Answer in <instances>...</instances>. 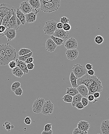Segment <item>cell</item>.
I'll use <instances>...</instances> for the list:
<instances>
[{
  "instance_id": "6da1fadb",
  "label": "cell",
  "mask_w": 109,
  "mask_h": 134,
  "mask_svg": "<svg viewBox=\"0 0 109 134\" xmlns=\"http://www.w3.org/2000/svg\"><path fill=\"white\" fill-rule=\"evenodd\" d=\"M78 86L84 84L88 89L89 95H93L96 92H102L103 86L99 77L96 76H90L87 73L85 75L77 79Z\"/></svg>"
},
{
  "instance_id": "7a4b0ae2",
  "label": "cell",
  "mask_w": 109,
  "mask_h": 134,
  "mask_svg": "<svg viewBox=\"0 0 109 134\" xmlns=\"http://www.w3.org/2000/svg\"><path fill=\"white\" fill-rule=\"evenodd\" d=\"M40 4L41 11L42 12L49 13L57 11L61 7L60 1L59 0L48 2H41Z\"/></svg>"
},
{
  "instance_id": "3957f363",
  "label": "cell",
  "mask_w": 109,
  "mask_h": 134,
  "mask_svg": "<svg viewBox=\"0 0 109 134\" xmlns=\"http://www.w3.org/2000/svg\"><path fill=\"white\" fill-rule=\"evenodd\" d=\"M4 47L6 57L8 64L10 61L15 60L17 57L15 49L8 43L4 44Z\"/></svg>"
},
{
  "instance_id": "277c9868",
  "label": "cell",
  "mask_w": 109,
  "mask_h": 134,
  "mask_svg": "<svg viewBox=\"0 0 109 134\" xmlns=\"http://www.w3.org/2000/svg\"><path fill=\"white\" fill-rule=\"evenodd\" d=\"M57 22L53 20L47 21L45 23L43 30L45 34L51 36L53 35L54 32L57 29Z\"/></svg>"
},
{
  "instance_id": "5b68a950",
  "label": "cell",
  "mask_w": 109,
  "mask_h": 134,
  "mask_svg": "<svg viewBox=\"0 0 109 134\" xmlns=\"http://www.w3.org/2000/svg\"><path fill=\"white\" fill-rule=\"evenodd\" d=\"M84 65L77 64L74 66L72 68V72L77 78H80L87 73V71Z\"/></svg>"
},
{
  "instance_id": "8992f818",
  "label": "cell",
  "mask_w": 109,
  "mask_h": 134,
  "mask_svg": "<svg viewBox=\"0 0 109 134\" xmlns=\"http://www.w3.org/2000/svg\"><path fill=\"white\" fill-rule=\"evenodd\" d=\"M45 102L44 98L37 97L32 105V111L34 113L37 114L41 113L42 108Z\"/></svg>"
},
{
  "instance_id": "52a82bcc",
  "label": "cell",
  "mask_w": 109,
  "mask_h": 134,
  "mask_svg": "<svg viewBox=\"0 0 109 134\" xmlns=\"http://www.w3.org/2000/svg\"><path fill=\"white\" fill-rule=\"evenodd\" d=\"M54 105L50 100L46 101L42 108L41 113L45 115H50L54 111Z\"/></svg>"
},
{
  "instance_id": "ba28073f",
  "label": "cell",
  "mask_w": 109,
  "mask_h": 134,
  "mask_svg": "<svg viewBox=\"0 0 109 134\" xmlns=\"http://www.w3.org/2000/svg\"><path fill=\"white\" fill-rule=\"evenodd\" d=\"M13 7L8 4L4 3L0 4V25H1L2 21L5 16L7 15L9 11Z\"/></svg>"
},
{
  "instance_id": "9c48e42d",
  "label": "cell",
  "mask_w": 109,
  "mask_h": 134,
  "mask_svg": "<svg viewBox=\"0 0 109 134\" xmlns=\"http://www.w3.org/2000/svg\"><path fill=\"white\" fill-rule=\"evenodd\" d=\"M16 11L14 12L13 15L9 20L8 28H13L16 30H17L20 25L21 24V23L16 16Z\"/></svg>"
},
{
  "instance_id": "30bf717a",
  "label": "cell",
  "mask_w": 109,
  "mask_h": 134,
  "mask_svg": "<svg viewBox=\"0 0 109 134\" xmlns=\"http://www.w3.org/2000/svg\"><path fill=\"white\" fill-rule=\"evenodd\" d=\"M64 45L67 50L76 49L78 47V41L75 38L71 37L65 41Z\"/></svg>"
},
{
  "instance_id": "8fae6325",
  "label": "cell",
  "mask_w": 109,
  "mask_h": 134,
  "mask_svg": "<svg viewBox=\"0 0 109 134\" xmlns=\"http://www.w3.org/2000/svg\"><path fill=\"white\" fill-rule=\"evenodd\" d=\"M7 65H8V63L5 55L4 44H3L0 45V66Z\"/></svg>"
},
{
  "instance_id": "7c38bea8",
  "label": "cell",
  "mask_w": 109,
  "mask_h": 134,
  "mask_svg": "<svg viewBox=\"0 0 109 134\" xmlns=\"http://www.w3.org/2000/svg\"><path fill=\"white\" fill-rule=\"evenodd\" d=\"M19 8L25 15L31 12L32 9L31 5L29 2L27 1H24L21 3Z\"/></svg>"
},
{
  "instance_id": "4fadbf2b",
  "label": "cell",
  "mask_w": 109,
  "mask_h": 134,
  "mask_svg": "<svg viewBox=\"0 0 109 134\" xmlns=\"http://www.w3.org/2000/svg\"><path fill=\"white\" fill-rule=\"evenodd\" d=\"M69 32H67L63 29H57L55 31L53 35L55 37H58L60 38L65 40L69 37Z\"/></svg>"
},
{
  "instance_id": "5bb4252c",
  "label": "cell",
  "mask_w": 109,
  "mask_h": 134,
  "mask_svg": "<svg viewBox=\"0 0 109 134\" xmlns=\"http://www.w3.org/2000/svg\"><path fill=\"white\" fill-rule=\"evenodd\" d=\"M39 11L35 9L34 12H31L25 15L26 20L27 23H32L36 21L37 15Z\"/></svg>"
},
{
  "instance_id": "9a60e30c",
  "label": "cell",
  "mask_w": 109,
  "mask_h": 134,
  "mask_svg": "<svg viewBox=\"0 0 109 134\" xmlns=\"http://www.w3.org/2000/svg\"><path fill=\"white\" fill-rule=\"evenodd\" d=\"M16 30L13 28H7L4 33L5 36L6 37L8 41L13 40L16 37Z\"/></svg>"
},
{
  "instance_id": "2e32d148",
  "label": "cell",
  "mask_w": 109,
  "mask_h": 134,
  "mask_svg": "<svg viewBox=\"0 0 109 134\" xmlns=\"http://www.w3.org/2000/svg\"><path fill=\"white\" fill-rule=\"evenodd\" d=\"M46 50L49 52H52L55 51L57 46L50 38H48L45 42Z\"/></svg>"
},
{
  "instance_id": "e0dca14e",
  "label": "cell",
  "mask_w": 109,
  "mask_h": 134,
  "mask_svg": "<svg viewBox=\"0 0 109 134\" xmlns=\"http://www.w3.org/2000/svg\"><path fill=\"white\" fill-rule=\"evenodd\" d=\"M16 11V10L15 9L14 7L11 10H10L7 15H6L3 19L1 25L4 26L7 28H8L9 25V20H10L11 18L12 17L14 13Z\"/></svg>"
},
{
  "instance_id": "ac0fdd59",
  "label": "cell",
  "mask_w": 109,
  "mask_h": 134,
  "mask_svg": "<svg viewBox=\"0 0 109 134\" xmlns=\"http://www.w3.org/2000/svg\"><path fill=\"white\" fill-rule=\"evenodd\" d=\"M78 51L77 49L67 50L66 52V57L70 60H74L78 58Z\"/></svg>"
},
{
  "instance_id": "d6986e66",
  "label": "cell",
  "mask_w": 109,
  "mask_h": 134,
  "mask_svg": "<svg viewBox=\"0 0 109 134\" xmlns=\"http://www.w3.org/2000/svg\"><path fill=\"white\" fill-rule=\"evenodd\" d=\"M90 127V124L88 122L85 121H81L78 122L77 125V128L78 130L82 131L83 132H88Z\"/></svg>"
},
{
  "instance_id": "ffe728a7",
  "label": "cell",
  "mask_w": 109,
  "mask_h": 134,
  "mask_svg": "<svg viewBox=\"0 0 109 134\" xmlns=\"http://www.w3.org/2000/svg\"><path fill=\"white\" fill-rule=\"evenodd\" d=\"M77 89L79 94H80L83 97L88 98L89 96V90L88 88L84 84L80 85L78 86Z\"/></svg>"
},
{
  "instance_id": "44dd1931",
  "label": "cell",
  "mask_w": 109,
  "mask_h": 134,
  "mask_svg": "<svg viewBox=\"0 0 109 134\" xmlns=\"http://www.w3.org/2000/svg\"><path fill=\"white\" fill-rule=\"evenodd\" d=\"M100 130L102 134H109V120H104L101 122Z\"/></svg>"
},
{
  "instance_id": "7402d4cb",
  "label": "cell",
  "mask_w": 109,
  "mask_h": 134,
  "mask_svg": "<svg viewBox=\"0 0 109 134\" xmlns=\"http://www.w3.org/2000/svg\"><path fill=\"white\" fill-rule=\"evenodd\" d=\"M17 66L19 67L24 72V74H27L29 73V70L27 68V64L25 62L19 60L18 58L16 59Z\"/></svg>"
},
{
  "instance_id": "603a6c76",
  "label": "cell",
  "mask_w": 109,
  "mask_h": 134,
  "mask_svg": "<svg viewBox=\"0 0 109 134\" xmlns=\"http://www.w3.org/2000/svg\"><path fill=\"white\" fill-rule=\"evenodd\" d=\"M16 16H17L18 19L21 21V24L24 25L26 23V20L25 15L24 13L22 12L19 9V8H17L16 11Z\"/></svg>"
},
{
  "instance_id": "cb8c5ba5",
  "label": "cell",
  "mask_w": 109,
  "mask_h": 134,
  "mask_svg": "<svg viewBox=\"0 0 109 134\" xmlns=\"http://www.w3.org/2000/svg\"><path fill=\"white\" fill-rule=\"evenodd\" d=\"M77 79L78 78L74 74L73 72L72 71L71 72L70 76V81L72 87L77 88L78 86L77 84Z\"/></svg>"
},
{
  "instance_id": "d4e9b609",
  "label": "cell",
  "mask_w": 109,
  "mask_h": 134,
  "mask_svg": "<svg viewBox=\"0 0 109 134\" xmlns=\"http://www.w3.org/2000/svg\"><path fill=\"white\" fill-rule=\"evenodd\" d=\"M12 73L14 75L18 77H21L24 74V72L17 66L12 69Z\"/></svg>"
},
{
  "instance_id": "484cf974",
  "label": "cell",
  "mask_w": 109,
  "mask_h": 134,
  "mask_svg": "<svg viewBox=\"0 0 109 134\" xmlns=\"http://www.w3.org/2000/svg\"><path fill=\"white\" fill-rule=\"evenodd\" d=\"M29 2L32 8L35 9L40 8V0H29Z\"/></svg>"
},
{
  "instance_id": "4316f807",
  "label": "cell",
  "mask_w": 109,
  "mask_h": 134,
  "mask_svg": "<svg viewBox=\"0 0 109 134\" xmlns=\"http://www.w3.org/2000/svg\"><path fill=\"white\" fill-rule=\"evenodd\" d=\"M79 94L77 88L74 87L67 88L66 94L72 96H74L76 95Z\"/></svg>"
},
{
  "instance_id": "83f0119b",
  "label": "cell",
  "mask_w": 109,
  "mask_h": 134,
  "mask_svg": "<svg viewBox=\"0 0 109 134\" xmlns=\"http://www.w3.org/2000/svg\"><path fill=\"white\" fill-rule=\"evenodd\" d=\"M83 96L80 94H78L73 96V100L72 103V105L73 107H75L76 104L78 102H81V99Z\"/></svg>"
},
{
  "instance_id": "f1b7e54d",
  "label": "cell",
  "mask_w": 109,
  "mask_h": 134,
  "mask_svg": "<svg viewBox=\"0 0 109 134\" xmlns=\"http://www.w3.org/2000/svg\"><path fill=\"white\" fill-rule=\"evenodd\" d=\"M50 38L52 39L53 40L55 43V44L57 45V46H60L62 45L63 44V42L64 40L60 38H58V37H55L53 35H51L50 36Z\"/></svg>"
},
{
  "instance_id": "f546056e",
  "label": "cell",
  "mask_w": 109,
  "mask_h": 134,
  "mask_svg": "<svg viewBox=\"0 0 109 134\" xmlns=\"http://www.w3.org/2000/svg\"><path fill=\"white\" fill-rule=\"evenodd\" d=\"M31 52V50L26 48H21L18 52L19 56H23Z\"/></svg>"
},
{
  "instance_id": "4dcf8cb0",
  "label": "cell",
  "mask_w": 109,
  "mask_h": 134,
  "mask_svg": "<svg viewBox=\"0 0 109 134\" xmlns=\"http://www.w3.org/2000/svg\"><path fill=\"white\" fill-rule=\"evenodd\" d=\"M62 99L65 102L72 103L73 100V96L65 94L62 98Z\"/></svg>"
},
{
  "instance_id": "1f68e13d",
  "label": "cell",
  "mask_w": 109,
  "mask_h": 134,
  "mask_svg": "<svg viewBox=\"0 0 109 134\" xmlns=\"http://www.w3.org/2000/svg\"><path fill=\"white\" fill-rule=\"evenodd\" d=\"M32 54H33V52H30V53L26 54V55H24V56H19L18 59L19 60L25 62L27 58L30 57H32Z\"/></svg>"
},
{
  "instance_id": "d6a6232c",
  "label": "cell",
  "mask_w": 109,
  "mask_h": 134,
  "mask_svg": "<svg viewBox=\"0 0 109 134\" xmlns=\"http://www.w3.org/2000/svg\"><path fill=\"white\" fill-rule=\"evenodd\" d=\"M3 126L4 127L6 130L9 132H10L11 130L14 128L13 125H11V122L9 121L5 122L4 124H3Z\"/></svg>"
},
{
  "instance_id": "836d02e7",
  "label": "cell",
  "mask_w": 109,
  "mask_h": 134,
  "mask_svg": "<svg viewBox=\"0 0 109 134\" xmlns=\"http://www.w3.org/2000/svg\"><path fill=\"white\" fill-rule=\"evenodd\" d=\"M21 85V83L19 81H15L12 84V85L11 86V90L13 92H14L16 89L20 87Z\"/></svg>"
},
{
  "instance_id": "e575fe53",
  "label": "cell",
  "mask_w": 109,
  "mask_h": 134,
  "mask_svg": "<svg viewBox=\"0 0 109 134\" xmlns=\"http://www.w3.org/2000/svg\"><path fill=\"white\" fill-rule=\"evenodd\" d=\"M94 41L97 44L100 45L103 42V41H104V39L101 35H97L95 38Z\"/></svg>"
},
{
  "instance_id": "d590c367",
  "label": "cell",
  "mask_w": 109,
  "mask_h": 134,
  "mask_svg": "<svg viewBox=\"0 0 109 134\" xmlns=\"http://www.w3.org/2000/svg\"><path fill=\"white\" fill-rule=\"evenodd\" d=\"M7 28L4 26L2 25H0V38L5 37L4 33L6 30Z\"/></svg>"
},
{
  "instance_id": "8d00e7d4",
  "label": "cell",
  "mask_w": 109,
  "mask_h": 134,
  "mask_svg": "<svg viewBox=\"0 0 109 134\" xmlns=\"http://www.w3.org/2000/svg\"><path fill=\"white\" fill-rule=\"evenodd\" d=\"M72 134H88V132H83L76 128H74L73 130Z\"/></svg>"
},
{
  "instance_id": "74e56055",
  "label": "cell",
  "mask_w": 109,
  "mask_h": 134,
  "mask_svg": "<svg viewBox=\"0 0 109 134\" xmlns=\"http://www.w3.org/2000/svg\"><path fill=\"white\" fill-rule=\"evenodd\" d=\"M15 93V94L16 96H21L22 94H23V90L21 87H19V88L16 89V90H15V92H14Z\"/></svg>"
},
{
  "instance_id": "f35d334b",
  "label": "cell",
  "mask_w": 109,
  "mask_h": 134,
  "mask_svg": "<svg viewBox=\"0 0 109 134\" xmlns=\"http://www.w3.org/2000/svg\"><path fill=\"white\" fill-rule=\"evenodd\" d=\"M81 102L84 107L87 106L89 104V100L88 98L85 97H82L81 99Z\"/></svg>"
},
{
  "instance_id": "ab89813d",
  "label": "cell",
  "mask_w": 109,
  "mask_h": 134,
  "mask_svg": "<svg viewBox=\"0 0 109 134\" xmlns=\"http://www.w3.org/2000/svg\"><path fill=\"white\" fill-rule=\"evenodd\" d=\"M63 29L65 31L69 32L71 29V25L69 23L64 24H63Z\"/></svg>"
},
{
  "instance_id": "60d3db41",
  "label": "cell",
  "mask_w": 109,
  "mask_h": 134,
  "mask_svg": "<svg viewBox=\"0 0 109 134\" xmlns=\"http://www.w3.org/2000/svg\"><path fill=\"white\" fill-rule=\"evenodd\" d=\"M52 124L51 123H48L45 126L44 128V131L45 132H49L52 130Z\"/></svg>"
},
{
  "instance_id": "b9f144b4",
  "label": "cell",
  "mask_w": 109,
  "mask_h": 134,
  "mask_svg": "<svg viewBox=\"0 0 109 134\" xmlns=\"http://www.w3.org/2000/svg\"><path fill=\"white\" fill-rule=\"evenodd\" d=\"M8 65L11 69H13L15 68L17 66L16 61V60H12V61H10L8 64Z\"/></svg>"
},
{
  "instance_id": "7bdbcfd3",
  "label": "cell",
  "mask_w": 109,
  "mask_h": 134,
  "mask_svg": "<svg viewBox=\"0 0 109 134\" xmlns=\"http://www.w3.org/2000/svg\"><path fill=\"white\" fill-rule=\"evenodd\" d=\"M69 19L68 18H67L66 17H65V16L61 18V19H60V21L63 24L69 23Z\"/></svg>"
},
{
  "instance_id": "ee69618b",
  "label": "cell",
  "mask_w": 109,
  "mask_h": 134,
  "mask_svg": "<svg viewBox=\"0 0 109 134\" xmlns=\"http://www.w3.org/2000/svg\"><path fill=\"white\" fill-rule=\"evenodd\" d=\"M75 107H76V108L78 109H82L84 108V107L82 105V103L81 102H78L77 103V104H76Z\"/></svg>"
},
{
  "instance_id": "f6af8a7d",
  "label": "cell",
  "mask_w": 109,
  "mask_h": 134,
  "mask_svg": "<svg viewBox=\"0 0 109 134\" xmlns=\"http://www.w3.org/2000/svg\"><path fill=\"white\" fill-rule=\"evenodd\" d=\"M24 121L26 124L29 125L31 124V120L30 117H27L24 119Z\"/></svg>"
},
{
  "instance_id": "bcb514c9",
  "label": "cell",
  "mask_w": 109,
  "mask_h": 134,
  "mask_svg": "<svg viewBox=\"0 0 109 134\" xmlns=\"http://www.w3.org/2000/svg\"><path fill=\"white\" fill-rule=\"evenodd\" d=\"M27 67L29 70H31L33 69L34 68V64L33 62H32V63L27 64Z\"/></svg>"
},
{
  "instance_id": "7dc6e473",
  "label": "cell",
  "mask_w": 109,
  "mask_h": 134,
  "mask_svg": "<svg viewBox=\"0 0 109 134\" xmlns=\"http://www.w3.org/2000/svg\"><path fill=\"white\" fill-rule=\"evenodd\" d=\"M34 59L32 57H30L27 58L26 60L25 61V63L27 64H29V63H32L33 62Z\"/></svg>"
},
{
  "instance_id": "c3c4849f",
  "label": "cell",
  "mask_w": 109,
  "mask_h": 134,
  "mask_svg": "<svg viewBox=\"0 0 109 134\" xmlns=\"http://www.w3.org/2000/svg\"><path fill=\"white\" fill-rule=\"evenodd\" d=\"M88 99L89 101L93 102L95 98L93 95H89L88 97Z\"/></svg>"
},
{
  "instance_id": "681fc988",
  "label": "cell",
  "mask_w": 109,
  "mask_h": 134,
  "mask_svg": "<svg viewBox=\"0 0 109 134\" xmlns=\"http://www.w3.org/2000/svg\"><path fill=\"white\" fill-rule=\"evenodd\" d=\"M86 69L88 70H91V69H92V68H93V65L91 64L88 63V64H86Z\"/></svg>"
},
{
  "instance_id": "f907efd6",
  "label": "cell",
  "mask_w": 109,
  "mask_h": 134,
  "mask_svg": "<svg viewBox=\"0 0 109 134\" xmlns=\"http://www.w3.org/2000/svg\"><path fill=\"white\" fill-rule=\"evenodd\" d=\"M63 24L61 23V22L57 23V29H63Z\"/></svg>"
},
{
  "instance_id": "816d5d0a",
  "label": "cell",
  "mask_w": 109,
  "mask_h": 134,
  "mask_svg": "<svg viewBox=\"0 0 109 134\" xmlns=\"http://www.w3.org/2000/svg\"><path fill=\"white\" fill-rule=\"evenodd\" d=\"M87 73L90 76H94V75L95 72L93 69H92L89 70H88Z\"/></svg>"
},
{
  "instance_id": "f5cc1de1",
  "label": "cell",
  "mask_w": 109,
  "mask_h": 134,
  "mask_svg": "<svg viewBox=\"0 0 109 134\" xmlns=\"http://www.w3.org/2000/svg\"><path fill=\"white\" fill-rule=\"evenodd\" d=\"M95 98H98L100 96V93L99 92H96L93 94Z\"/></svg>"
},
{
  "instance_id": "db71d44e",
  "label": "cell",
  "mask_w": 109,
  "mask_h": 134,
  "mask_svg": "<svg viewBox=\"0 0 109 134\" xmlns=\"http://www.w3.org/2000/svg\"><path fill=\"white\" fill-rule=\"evenodd\" d=\"M53 132L52 130H51L49 132H45L43 131L42 132L41 134H53Z\"/></svg>"
},
{
  "instance_id": "11a10c76",
  "label": "cell",
  "mask_w": 109,
  "mask_h": 134,
  "mask_svg": "<svg viewBox=\"0 0 109 134\" xmlns=\"http://www.w3.org/2000/svg\"><path fill=\"white\" fill-rule=\"evenodd\" d=\"M40 2H54L56 1L57 0H40Z\"/></svg>"
},
{
  "instance_id": "9f6ffc18",
  "label": "cell",
  "mask_w": 109,
  "mask_h": 134,
  "mask_svg": "<svg viewBox=\"0 0 109 134\" xmlns=\"http://www.w3.org/2000/svg\"><path fill=\"white\" fill-rule=\"evenodd\" d=\"M99 134V133H98V134Z\"/></svg>"
},
{
  "instance_id": "6f0895ef",
  "label": "cell",
  "mask_w": 109,
  "mask_h": 134,
  "mask_svg": "<svg viewBox=\"0 0 109 134\" xmlns=\"http://www.w3.org/2000/svg\"></svg>"
},
{
  "instance_id": "680465c9",
  "label": "cell",
  "mask_w": 109,
  "mask_h": 134,
  "mask_svg": "<svg viewBox=\"0 0 109 134\" xmlns=\"http://www.w3.org/2000/svg\"><path fill=\"white\" fill-rule=\"evenodd\" d=\"M108 120H109V119H108Z\"/></svg>"
}]
</instances>
